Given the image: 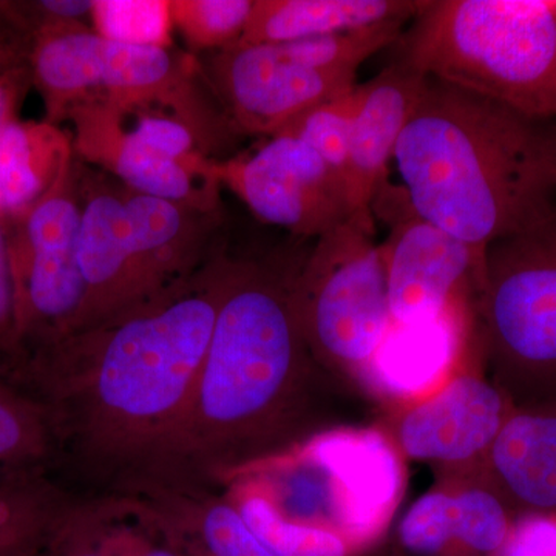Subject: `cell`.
<instances>
[{
    "mask_svg": "<svg viewBox=\"0 0 556 556\" xmlns=\"http://www.w3.org/2000/svg\"><path fill=\"white\" fill-rule=\"evenodd\" d=\"M236 263L219 249L163 298L31 357L54 424L97 459L155 471L188 416Z\"/></svg>",
    "mask_w": 556,
    "mask_h": 556,
    "instance_id": "cell-1",
    "label": "cell"
},
{
    "mask_svg": "<svg viewBox=\"0 0 556 556\" xmlns=\"http://www.w3.org/2000/svg\"><path fill=\"white\" fill-rule=\"evenodd\" d=\"M394 164L409 206L485 255L556 214V123L428 78Z\"/></svg>",
    "mask_w": 556,
    "mask_h": 556,
    "instance_id": "cell-2",
    "label": "cell"
},
{
    "mask_svg": "<svg viewBox=\"0 0 556 556\" xmlns=\"http://www.w3.org/2000/svg\"><path fill=\"white\" fill-rule=\"evenodd\" d=\"M295 269L237 260L188 416L153 477H218L287 415L314 361L292 302Z\"/></svg>",
    "mask_w": 556,
    "mask_h": 556,
    "instance_id": "cell-3",
    "label": "cell"
},
{
    "mask_svg": "<svg viewBox=\"0 0 556 556\" xmlns=\"http://www.w3.org/2000/svg\"><path fill=\"white\" fill-rule=\"evenodd\" d=\"M78 177L79 263L87 295L76 332L163 298L222 249V211L135 192L79 160Z\"/></svg>",
    "mask_w": 556,
    "mask_h": 556,
    "instance_id": "cell-4",
    "label": "cell"
},
{
    "mask_svg": "<svg viewBox=\"0 0 556 556\" xmlns=\"http://www.w3.org/2000/svg\"><path fill=\"white\" fill-rule=\"evenodd\" d=\"M396 43L420 75L556 123V0H424Z\"/></svg>",
    "mask_w": 556,
    "mask_h": 556,
    "instance_id": "cell-5",
    "label": "cell"
},
{
    "mask_svg": "<svg viewBox=\"0 0 556 556\" xmlns=\"http://www.w3.org/2000/svg\"><path fill=\"white\" fill-rule=\"evenodd\" d=\"M27 62L46 121L56 126L70 110L101 102L121 110H167L200 135L214 159L237 137L217 101L207 100L193 56L113 42L89 24H60L33 35Z\"/></svg>",
    "mask_w": 556,
    "mask_h": 556,
    "instance_id": "cell-6",
    "label": "cell"
},
{
    "mask_svg": "<svg viewBox=\"0 0 556 556\" xmlns=\"http://www.w3.org/2000/svg\"><path fill=\"white\" fill-rule=\"evenodd\" d=\"M407 22L208 53L201 75L237 137L269 138L306 110L351 93L361 65L401 39Z\"/></svg>",
    "mask_w": 556,
    "mask_h": 556,
    "instance_id": "cell-7",
    "label": "cell"
},
{
    "mask_svg": "<svg viewBox=\"0 0 556 556\" xmlns=\"http://www.w3.org/2000/svg\"><path fill=\"white\" fill-rule=\"evenodd\" d=\"M492 383L514 408L556 401V214L493 241L477 300Z\"/></svg>",
    "mask_w": 556,
    "mask_h": 556,
    "instance_id": "cell-8",
    "label": "cell"
},
{
    "mask_svg": "<svg viewBox=\"0 0 556 556\" xmlns=\"http://www.w3.org/2000/svg\"><path fill=\"white\" fill-rule=\"evenodd\" d=\"M376 228L350 218L316 240L298 265L292 302L317 364L365 372L393 327Z\"/></svg>",
    "mask_w": 556,
    "mask_h": 556,
    "instance_id": "cell-9",
    "label": "cell"
},
{
    "mask_svg": "<svg viewBox=\"0 0 556 556\" xmlns=\"http://www.w3.org/2000/svg\"><path fill=\"white\" fill-rule=\"evenodd\" d=\"M80 218L78 160L35 206L7 218L22 361L79 327L87 295L79 263Z\"/></svg>",
    "mask_w": 556,
    "mask_h": 556,
    "instance_id": "cell-10",
    "label": "cell"
},
{
    "mask_svg": "<svg viewBox=\"0 0 556 556\" xmlns=\"http://www.w3.org/2000/svg\"><path fill=\"white\" fill-rule=\"evenodd\" d=\"M372 214L390 226L379 249L393 324H426L463 313L468 295L478 298L485 255L420 218L404 192H393L388 185L372 204Z\"/></svg>",
    "mask_w": 556,
    "mask_h": 556,
    "instance_id": "cell-11",
    "label": "cell"
},
{
    "mask_svg": "<svg viewBox=\"0 0 556 556\" xmlns=\"http://www.w3.org/2000/svg\"><path fill=\"white\" fill-rule=\"evenodd\" d=\"M215 175L255 217L299 239H320L351 218L343 179L309 146L288 135L215 161Z\"/></svg>",
    "mask_w": 556,
    "mask_h": 556,
    "instance_id": "cell-12",
    "label": "cell"
},
{
    "mask_svg": "<svg viewBox=\"0 0 556 556\" xmlns=\"http://www.w3.org/2000/svg\"><path fill=\"white\" fill-rule=\"evenodd\" d=\"M318 479L332 532L362 544L382 532L404 485L396 450L361 428L325 431L299 450Z\"/></svg>",
    "mask_w": 556,
    "mask_h": 556,
    "instance_id": "cell-13",
    "label": "cell"
},
{
    "mask_svg": "<svg viewBox=\"0 0 556 556\" xmlns=\"http://www.w3.org/2000/svg\"><path fill=\"white\" fill-rule=\"evenodd\" d=\"M73 149L83 163L112 175L127 188L200 211H222V185L211 169H197L150 149L124 124L118 110L101 102L72 109Z\"/></svg>",
    "mask_w": 556,
    "mask_h": 556,
    "instance_id": "cell-14",
    "label": "cell"
},
{
    "mask_svg": "<svg viewBox=\"0 0 556 556\" xmlns=\"http://www.w3.org/2000/svg\"><path fill=\"white\" fill-rule=\"evenodd\" d=\"M427 76L394 62L358 84L351 130L346 192L351 218L376 228L372 204L388 185V170L402 131L426 86Z\"/></svg>",
    "mask_w": 556,
    "mask_h": 556,
    "instance_id": "cell-15",
    "label": "cell"
},
{
    "mask_svg": "<svg viewBox=\"0 0 556 556\" xmlns=\"http://www.w3.org/2000/svg\"><path fill=\"white\" fill-rule=\"evenodd\" d=\"M511 409L492 382L463 376L409 409L399 424L397 442L419 460L459 463L486 455Z\"/></svg>",
    "mask_w": 556,
    "mask_h": 556,
    "instance_id": "cell-16",
    "label": "cell"
},
{
    "mask_svg": "<svg viewBox=\"0 0 556 556\" xmlns=\"http://www.w3.org/2000/svg\"><path fill=\"white\" fill-rule=\"evenodd\" d=\"M39 548L47 556H188L169 521L138 493L64 504Z\"/></svg>",
    "mask_w": 556,
    "mask_h": 556,
    "instance_id": "cell-17",
    "label": "cell"
},
{
    "mask_svg": "<svg viewBox=\"0 0 556 556\" xmlns=\"http://www.w3.org/2000/svg\"><path fill=\"white\" fill-rule=\"evenodd\" d=\"M486 459L508 508L556 517V401L511 409Z\"/></svg>",
    "mask_w": 556,
    "mask_h": 556,
    "instance_id": "cell-18",
    "label": "cell"
},
{
    "mask_svg": "<svg viewBox=\"0 0 556 556\" xmlns=\"http://www.w3.org/2000/svg\"><path fill=\"white\" fill-rule=\"evenodd\" d=\"M511 525L496 492L471 489L459 495L427 493L399 526L402 546L417 556H437L453 541L482 556L500 555Z\"/></svg>",
    "mask_w": 556,
    "mask_h": 556,
    "instance_id": "cell-19",
    "label": "cell"
},
{
    "mask_svg": "<svg viewBox=\"0 0 556 556\" xmlns=\"http://www.w3.org/2000/svg\"><path fill=\"white\" fill-rule=\"evenodd\" d=\"M135 489L169 521L188 556H274L228 496L179 478L152 477Z\"/></svg>",
    "mask_w": 556,
    "mask_h": 556,
    "instance_id": "cell-20",
    "label": "cell"
},
{
    "mask_svg": "<svg viewBox=\"0 0 556 556\" xmlns=\"http://www.w3.org/2000/svg\"><path fill=\"white\" fill-rule=\"evenodd\" d=\"M424 0H254L237 43H278L412 22Z\"/></svg>",
    "mask_w": 556,
    "mask_h": 556,
    "instance_id": "cell-21",
    "label": "cell"
},
{
    "mask_svg": "<svg viewBox=\"0 0 556 556\" xmlns=\"http://www.w3.org/2000/svg\"><path fill=\"white\" fill-rule=\"evenodd\" d=\"M75 160L72 135L56 124L11 119L0 129V215L35 206Z\"/></svg>",
    "mask_w": 556,
    "mask_h": 556,
    "instance_id": "cell-22",
    "label": "cell"
},
{
    "mask_svg": "<svg viewBox=\"0 0 556 556\" xmlns=\"http://www.w3.org/2000/svg\"><path fill=\"white\" fill-rule=\"evenodd\" d=\"M463 313L416 325L393 324L365 375L396 396H419L447 375L459 346Z\"/></svg>",
    "mask_w": 556,
    "mask_h": 556,
    "instance_id": "cell-23",
    "label": "cell"
},
{
    "mask_svg": "<svg viewBox=\"0 0 556 556\" xmlns=\"http://www.w3.org/2000/svg\"><path fill=\"white\" fill-rule=\"evenodd\" d=\"M228 497L239 508L252 532L274 556L348 555L345 540L338 533L287 521L265 497L247 486L232 484Z\"/></svg>",
    "mask_w": 556,
    "mask_h": 556,
    "instance_id": "cell-24",
    "label": "cell"
},
{
    "mask_svg": "<svg viewBox=\"0 0 556 556\" xmlns=\"http://www.w3.org/2000/svg\"><path fill=\"white\" fill-rule=\"evenodd\" d=\"M64 503L33 482L0 485V556H20L39 547Z\"/></svg>",
    "mask_w": 556,
    "mask_h": 556,
    "instance_id": "cell-25",
    "label": "cell"
},
{
    "mask_svg": "<svg viewBox=\"0 0 556 556\" xmlns=\"http://www.w3.org/2000/svg\"><path fill=\"white\" fill-rule=\"evenodd\" d=\"M254 0H170L174 28L193 56L239 42Z\"/></svg>",
    "mask_w": 556,
    "mask_h": 556,
    "instance_id": "cell-26",
    "label": "cell"
},
{
    "mask_svg": "<svg viewBox=\"0 0 556 556\" xmlns=\"http://www.w3.org/2000/svg\"><path fill=\"white\" fill-rule=\"evenodd\" d=\"M90 25L102 38L127 46L174 43L170 0H93Z\"/></svg>",
    "mask_w": 556,
    "mask_h": 556,
    "instance_id": "cell-27",
    "label": "cell"
},
{
    "mask_svg": "<svg viewBox=\"0 0 556 556\" xmlns=\"http://www.w3.org/2000/svg\"><path fill=\"white\" fill-rule=\"evenodd\" d=\"M54 428L50 409L0 386V468L27 466L46 456Z\"/></svg>",
    "mask_w": 556,
    "mask_h": 556,
    "instance_id": "cell-28",
    "label": "cell"
},
{
    "mask_svg": "<svg viewBox=\"0 0 556 556\" xmlns=\"http://www.w3.org/2000/svg\"><path fill=\"white\" fill-rule=\"evenodd\" d=\"M356 89L306 110L277 134L305 142L343 182L350 160L351 130L357 104Z\"/></svg>",
    "mask_w": 556,
    "mask_h": 556,
    "instance_id": "cell-29",
    "label": "cell"
},
{
    "mask_svg": "<svg viewBox=\"0 0 556 556\" xmlns=\"http://www.w3.org/2000/svg\"><path fill=\"white\" fill-rule=\"evenodd\" d=\"M500 556H556V517L522 515L511 526Z\"/></svg>",
    "mask_w": 556,
    "mask_h": 556,
    "instance_id": "cell-30",
    "label": "cell"
},
{
    "mask_svg": "<svg viewBox=\"0 0 556 556\" xmlns=\"http://www.w3.org/2000/svg\"><path fill=\"white\" fill-rule=\"evenodd\" d=\"M0 356L22 361L11 277L9 219L0 215Z\"/></svg>",
    "mask_w": 556,
    "mask_h": 556,
    "instance_id": "cell-31",
    "label": "cell"
},
{
    "mask_svg": "<svg viewBox=\"0 0 556 556\" xmlns=\"http://www.w3.org/2000/svg\"><path fill=\"white\" fill-rule=\"evenodd\" d=\"M30 83L28 64L0 72V129L11 119L17 118V109Z\"/></svg>",
    "mask_w": 556,
    "mask_h": 556,
    "instance_id": "cell-32",
    "label": "cell"
},
{
    "mask_svg": "<svg viewBox=\"0 0 556 556\" xmlns=\"http://www.w3.org/2000/svg\"><path fill=\"white\" fill-rule=\"evenodd\" d=\"M3 2H0V22H2ZM28 50L20 40L7 38V33L0 28V72L20 65H27Z\"/></svg>",
    "mask_w": 556,
    "mask_h": 556,
    "instance_id": "cell-33",
    "label": "cell"
},
{
    "mask_svg": "<svg viewBox=\"0 0 556 556\" xmlns=\"http://www.w3.org/2000/svg\"><path fill=\"white\" fill-rule=\"evenodd\" d=\"M20 556H47V555L43 554V552L40 551L39 547H36V548H33V551L27 552V554H22Z\"/></svg>",
    "mask_w": 556,
    "mask_h": 556,
    "instance_id": "cell-34",
    "label": "cell"
}]
</instances>
